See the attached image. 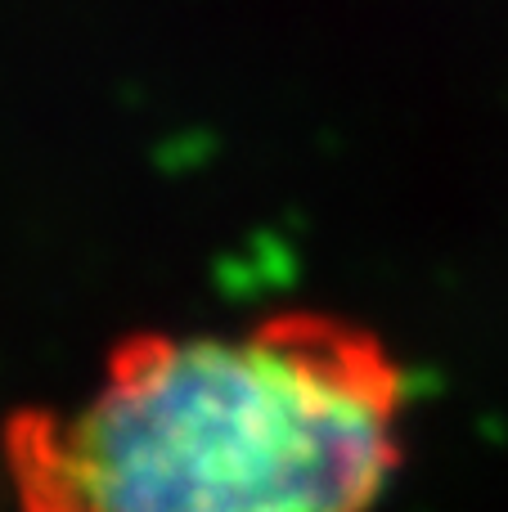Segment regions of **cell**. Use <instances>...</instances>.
I'll use <instances>...</instances> for the list:
<instances>
[{"label":"cell","mask_w":508,"mask_h":512,"mask_svg":"<svg viewBox=\"0 0 508 512\" xmlns=\"http://www.w3.org/2000/svg\"><path fill=\"white\" fill-rule=\"evenodd\" d=\"M410 373L333 310L140 328L68 405L0 427L14 512H378L405 463Z\"/></svg>","instance_id":"obj_1"}]
</instances>
